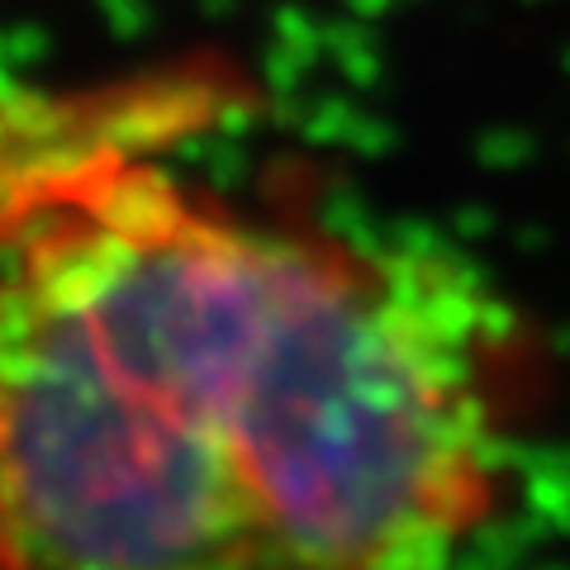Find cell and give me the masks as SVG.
<instances>
[{
    "mask_svg": "<svg viewBox=\"0 0 570 570\" xmlns=\"http://www.w3.org/2000/svg\"><path fill=\"white\" fill-rule=\"evenodd\" d=\"M542 390L452 253L119 163L0 253V570H452Z\"/></svg>",
    "mask_w": 570,
    "mask_h": 570,
    "instance_id": "cell-1",
    "label": "cell"
},
{
    "mask_svg": "<svg viewBox=\"0 0 570 570\" xmlns=\"http://www.w3.org/2000/svg\"><path fill=\"white\" fill-rule=\"evenodd\" d=\"M247 110V81L214 58L71 86H0V253L62 190L119 163L176 157Z\"/></svg>",
    "mask_w": 570,
    "mask_h": 570,
    "instance_id": "cell-2",
    "label": "cell"
}]
</instances>
